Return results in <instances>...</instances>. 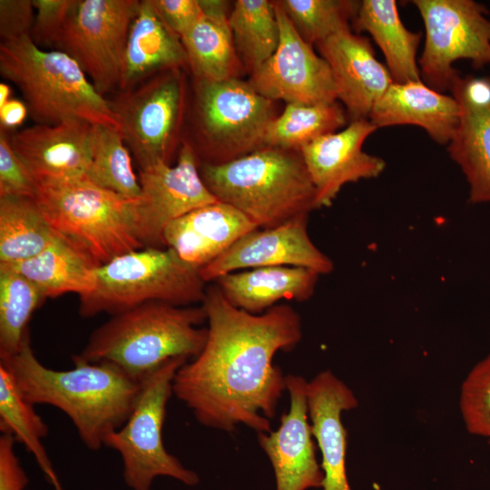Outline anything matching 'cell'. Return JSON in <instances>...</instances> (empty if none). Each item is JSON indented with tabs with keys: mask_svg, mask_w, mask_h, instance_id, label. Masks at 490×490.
Returning a JSON list of instances; mask_svg holds the SVG:
<instances>
[{
	"mask_svg": "<svg viewBox=\"0 0 490 490\" xmlns=\"http://www.w3.org/2000/svg\"><path fill=\"white\" fill-rule=\"evenodd\" d=\"M37 182L13 150L9 136L0 129V197L34 199Z\"/></svg>",
	"mask_w": 490,
	"mask_h": 490,
	"instance_id": "37",
	"label": "cell"
},
{
	"mask_svg": "<svg viewBox=\"0 0 490 490\" xmlns=\"http://www.w3.org/2000/svg\"><path fill=\"white\" fill-rule=\"evenodd\" d=\"M29 114L25 103L12 98L0 107V129L6 131L19 127Z\"/></svg>",
	"mask_w": 490,
	"mask_h": 490,
	"instance_id": "43",
	"label": "cell"
},
{
	"mask_svg": "<svg viewBox=\"0 0 490 490\" xmlns=\"http://www.w3.org/2000/svg\"><path fill=\"white\" fill-rule=\"evenodd\" d=\"M139 5L138 0H75L53 46L72 57L103 96L120 90Z\"/></svg>",
	"mask_w": 490,
	"mask_h": 490,
	"instance_id": "9",
	"label": "cell"
},
{
	"mask_svg": "<svg viewBox=\"0 0 490 490\" xmlns=\"http://www.w3.org/2000/svg\"><path fill=\"white\" fill-rule=\"evenodd\" d=\"M34 199L0 197V263L36 256L56 238Z\"/></svg>",
	"mask_w": 490,
	"mask_h": 490,
	"instance_id": "28",
	"label": "cell"
},
{
	"mask_svg": "<svg viewBox=\"0 0 490 490\" xmlns=\"http://www.w3.org/2000/svg\"><path fill=\"white\" fill-rule=\"evenodd\" d=\"M333 76L337 99L350 122L368 119L377 101L393 83L388 69L375 56L368 38L350 29L317 44Z\"/></svg>",
	"mask_w": 490,
	"mask_h": 490,
	"instance_id": "18",
	"label": "cell"
},
{
	"mask_svg": "<svg viewBox=\"0 0 490 490\" xmlns=\"http://www.w3.org/2000/svg\"><path fill=\"white\" fill-rule=\"evenodd\" d=\"M130 152L118 129L93 124L86 178L127 199L137 200L141 186Z\"/></svg>",
	"mask_w": 490,
	"mask_h": 490,
	"instance_id": "32",
	"label": "cell"
},
{
	"mask_svg": "<svg viewBox=\"0 0 490 490\" xmlns=\"http://www.w3.org/2000/svg\"><path fill=\"white\" fill-rule=\"evenodd\" d=\"M203 306L151 301L111 316L74 355L87 362H110L142 383L166 361L195 358L203 348L207 328Z\"/></svg>",
	"mask_w": 490,
	"mask_h": 490,
	"instance_id": "3",
	"label": "cell"
},
{
	"mask_svg": "<svg viewBox=\"0 0 490 490\" xmlns=\"http://www.w3.org/2000/svg\"><path fill=\"white\" fill-rule=\"evenodd\" d=\"M352 24L358 33L371 34L385 56L393 83L422 81L416 62L421 34L404 25L395 0H363Z\"/></svg>",
	"mask_w": 490,
	"mask_h": 490,
	"instance_id": "25",
	"label": "cell"
},
{
	"mask_svg": "<svg viewBox=\"0 0 490 490\" xmlns=\"http://www.w3.org/2000/svg\"><path fill=\"white\" fill-rule=\"evenodd\" d=\"M44 299L30 279L0 263V358L21 348L30 336L29 321Z\"/></svg>",
	"mask_w": 490,
	"mask_h": 490,
	"instance_id": "34",
	"label": "cell"
},
{
	"mask_svg": "<svg viewBox=\"0 0 490 490\" xmlns=\"http://www.w3.org/2000/svg\"><path fill=\"white\" fill-rule=\"evenodd\" d=\"M447 145L467 181L469 201L490 205V109L461 111L459 126Z\"/></svg>",
	"mask_w": 490,
	"mask_h": 490,
	"instance_id": "29",
	"label": "cell"
},
{
	"mask_svg": "<svg viewBox=\"0 0 490 490\" xmlns=\"http://www.w3.org/2000/svg\"><path fill=\"white\" fill-rule=\"evenodd\" d=\"M319 274L310 269L272 266L230 272L214 282L234 307L261 314L281 300L309 299Z\"/></svg>",
	"mask_w": 490,
	"mask_h": 490,
	"instance_id": "23",
	"label": "cell"
},
{
	"mask_svg": "<svg viewBox=\"0 0 490 490\" xmlns=\"http://www.w3.org/2000/svg\"><path fill=\"white\" fill-rule=\"evenodd\" d=\"M205 284L200 270L172 249H138L96 268L93 289L80 298L79 314L83 318L102 313L113 316L151 301L201 304Z\"/></svg>",
	"mask_w": 490,
	"mask_h": 490,
	"instance_id": "7",
	"label": "cell"
},
{
	"mask_svg": "<svg viewBox=\"0 0 490 490\" xmlns=\"http://www.w3.org/2000/svg\"><path fill=\"white\" fill-rule=\"evenodd\" d=\"M309 418L321 454L323 490H352L346 456L348 433L342 413L358 407L354 392L330 370H323L307 386Z\"/></svg>",
	"mask_w": 490,
	"mask_h": 490,
	"instance_id": "20",
	"label": "cell"
},
{
	"mask_svg": "<svg viewBox=\"0 0 490 490\" xmlns=\"http://www.w3.org/2000/svg\"><path fill=\"white\" fill-rule=\"evenodd\" d=\"M11 94V88L5 83H0V107L5 104L9 100Z\"/></svg>",
	"mask_w": 490,
	"mask_h": 490,
	"instance_id": "44",
	"label": "cell"
},
{
	"mask_svg": "<svg viewBox=\"0 0 490 490\" xmlns=\"http://www.w3.org/2000/svg\"><path fill=\"white\" fill-rule=\"evenodd\" d=\"M278 4L301 38L317 44L326 38L349 30L360 2L347 0H283Z\"/></svg>",
	"mask_w": 490,
	"mask_h": 490,
	"instance_id": "35",
	"label": "cell"
},
{
	"mask_svg": "<svg viewBox=\"0 0 490 490\" xmlns=\"http://www.w3.org/2000/svg\"><path fill=\"white\" fill-rule=\"evenodd\" d=\"M258 227L236 208L217 201L171 222L163 232L166 248L201 270Z\"/></svg>",
	"mask_w": 490,
	"mask_h": 490,
	"instance_id": "21",
	"label": "cell"
},
{
	"mask_svg": "<svg viewBox=\"0 0 490 490\" xmlns=\"http://www.w3.org/2000/svg\"><path fill=\"white\" fill-rule=\"evenodd\" d=\"M462 112L477 113L490 109V77L458 75L450 88Z\"/></svg>",
	"mask_w": 490,
	"mask_h": 490,
	"instance_id": "41",
	"label": "cell"
},
{
	"mask_svg": "<svg viewBox=\"0 0 490 490\" xmlns=\"http://www.w3.org/2000/svg\"><path fill=\"white\" fill-rule=\"evenodd\" d=\"M201 305L206 342L176 372L173 395L205 426L231 432L245 425L257 434L270 432L286 390V376L273 358L301 340L299 313L288 304L249 313L231 305L216 284L206 289Z\"/></svg>",
	"mask_w": 490,
	"mask_h": 490,
	"instance_id": "1",
	"label": "cell"
},
{
	"mask_svg": "<svg viewBox=\"0 0 490 490\" xmlns=\"http://www.w3.org/2000/svg\"><path fill=\"white\" fill-rule=\"evenodd\" d=\"M188 64L181 38L164 23L151 0L140 1L131 24L119 91L130 89L160 70Z\"/></svg>",
	"mask_w": 490,
	"mask_h": 490,
	"instance_id": "24",
	"label": "cell"
},
{
	"mask_svg": "<svg viewBox=\"0 0 490 490\" xmlns=\"http://www.w3.org/2000/svg\"><path fill=\"white\" fill-rule=\"evenodd\" d=\"M166 25L180 38L204 15L200 0H151Z\"/></svg>",
	"mask_w": 490,
	"mask_h": 490,
	"instance_id": "39",
	"label": "cell"
},
{
	"mask_svg": "<svg viewBox=\"0 0 490 490\" xmlns=\"http://www.w3.org/2000/svg\"><path fill=\"white\" fill-rule=\"evenodd\" d=\"M425 26V44L418 62L423 83L444 93L460 74L459 59L475 68L490 64V19L486 8L473 0H414Z\"/></svg>",
	"mask_w": 490,
	"mask_h": 490,
	"instance_id": "10",
	"label": "cell"
},
{
	"mask_svg": "<svg viewBox=\"0 0 490 490\" xmlns=\"http://www.w3.org/2000/svg\"><path fill=\"white\" fill-rule=\"evenodd\" d=\"M229 24L235 47L251 72L275 53L280 33L274 3L238 0Z\"/></svg>",
	"mask_w": 490,
	"mask_h": 490,
	"instance_id": "33",
	"label": "cell"
},
{
	"mask_svg": "<svg viewBox=\"0 0 490 490\" xmlns=\"http://www.w3.org/2000/svg\"><path fill=\"white\" fill-rule=\"evenodd\" d=\"M72 359L71 369L45 367L36 358L29 336L15 354L1 358L0 364L11 373L26 401L63 411L86 447L96 451L109 433L127 421L142 383L113 363L87 362L74 355Z\"/></svg>",
	"mask_w": 490,
	"mask_h": 490,
	"instance_id": "2",
	"label": "cell"
},
{
	"mask_svg": "<svg viewBox=\"0 0 490 490\" xmlns=\"http://www.w3.org/2000/svg\"><path fill=\"white\" fill-rule=\"evenodd\" d=\"M459 408L470 434L490 437V353L477 362L464 379Z\"/></svg>",
	"mask_w": 490,
	"mask_h": 490,
	"instance_id": "36",
	"label": "cell"
},
{
	"mask_svg": "<svg viewBox=\"0 0 490 490\" xmlns=\"http://www.w3.org/2000/svg\"><path fill=\"white\" fill-rule=\"evenodd\" d=\"M0 74L21 92L38 124L76 118L119 130L111 103L67 54L38 46L30 34L0 44Z\"/></svg>",
	"mask_w": 490,
	"mask_h": 490,
	"instance_id": "5",
	"label": "cell"
},
{
	"mask_svg": "<svg viewBox=\"0 0 490 490\" xmlns=\"http://www.w3.org/2000/svg\"><path fill=\"white\" fill-rule=\"evenodd\" d=\"M197 103L202 131L212 142L220 163L263 147V137L272 114V101L249 83L234 78L198 80Z\"/></svg>",
	"mask_w": 490,
	"mask_h": 490,
	"instance_id": "12",
	"label": "cell"
},
{
	"mask_svg": "<svg viewBox=\"0 0 490 490\" xmlns=\"http://www.w3.org/2000/svg\"><path fill=\"white\" fill-rule=\"evenodd\" d=\"M188 360L184 357L172 358L147 377L142 382L141 394L127 421L103 439L104 446L120 455L123 480L131 490H152L158 476L172 477L188 486H194L200 481L196 472L185 467L167 451L162 439L174 376Z\"/></svg>",
	"mask_w": 490,
	"mask_h": 490,
	"instance_id": "8",
	"label": "cell"
},
{
	"mask_svg": "<svg viewBox=\"0 0 490 490\" xmlns=\"http://www.w3.org/2000/svg\"><path fill=\"white\" fill-rule=\"evenodd\" d=\"M200 173L218 201L239 210L259 229L317 209L316 190L298 151L262 147L228 162H203Z\"/></svg>",
	"mask_w": 490,
	"mask_h": 490,
	"instance_id": "4",
	"label": "cell"
},
{
	"mask_svg": "<svg viewBox=\"0 0 490 490\" xmlns=\"http://www.w3.org/2000/svg\"><path fill=\"white\" fill-rule=\"evenodd\" d=\"M141 194L136 200L138 234L144 248H166V227L186 213L218 200L200 173L197 156L183 142L175 165L159 162L139 170Z\"/></svg>",
	"mask_w": 490,
	"mask_h": 490,
	"instance_id": "13",
	"label": "cell"
},
{
	"mask_svg": "<svg viewBox=\"0 0 490 490\" xmlns=\"http://www.w3.org/2000/svg\"><path fill=\"white\" fill-rule=\"evenodd\" d=\"M203 17L181 37L188 64L198 80L234 78L237 54L227 14V2L200 0Z\"/></svg>",
	"mask_w": 490,
	"mask_h": 490,
	"instance_id": "26",
	"label": "cell"
},
{
	"mask_svg": "<svg viewBox=\"0 0 490 490\" xmlns=\"http://www.w3.org/2000/svg\"><path fill=\"white\" fill-rule=\"evenodd\" d=\"M488 441H489V445H490V437L488 438Z\"/></svg>",
	"mask_w": 490,
	"mask_h": 490,
	"instance_id": "45",
	"label": "cell"
},
{
	"mask_svg": "<svg viewBox=\"0 0 490 490\" xmlns=\"http://www.w3.org/2000/svg\"><path fill=\"white\" fill-rule=\"evenodd\" d=\"M92 127L76 118L36 123L15 132L9 141L37 183L86 177Z\"/></svg>",
	"mask_w": 490,
	"mask_h": 490,
	"instance_id": "19",
	"label": "cell"
},
{
	"mask_svg": "<svg viewBox=\"0 0 490 490\" xmlns=\"http://www.w3.org/2000/svg\"><path fill=\"white\" fill-rule=\"evenodd\" d=\"M12 435L0 436V490H27L28 477L15 451Z\"/></svg>",
	"mask_w": 490,
	"mask_h": 490,
	"instance_id": "42",
	"label": "cell"
},
{
	"mask_svg": "<svg viewBox=\"0 0 490 490\" xmlns=\"http://www.w3.org/2000/svg\"><path fill=\"white\" fill-rule=\"evenodd\" d=\"M34 14L33 0H1V42L31 34Z\"/></svg>",
	"mask_w": 490,
	"mask_h": 490,
	"instance_id": "40",
	"label": "cell"
},
{
	"mask_svg": "<svg viewBox=\"0 0 490 490\" xmlns=\"http://www.w3.org/2000/svg\"><path fill=\"white\" fill-rule=\"evenodd\" d=\"M460 119L461 109L455 98L422 81L392 83L368 117L377 129L401 124L419 126L439 144L451 142Z\"/></svg>",
	"mask_w": 490,
	"mask_h": 490,
	"instance_id": "22",
	"label": "cell"
},
{
	"mask_svg": "<svg viewBox=\"0 0 490 490\" xmlns=\"http://www.w3.org/2000/svg\"><path fill=\"white\" fill-rule=\"evenodd\" d=\"M74 3L75 0H33L35 14L30 35L38 46H54Z\"/></svg>",
	"mask_w": 490,
	"mask_h": 490,
	"instance_id": "38",
	"label": "cell"
},
{
	"mask_svg": "<svg viewBox=\"0 0 490 490\" xmlns=\"http://www.w3.org/2000/svg\"><path fill=\"white\" fill-rule=\"evenodd\" d=\"M274 6L279 25V43L275 53L251 72L249 83L271 101L300 104L336 102L329 65L301 38L278 2H274Z\"/></svg>",
	"mask_w": 490,
	"mask_h": 490,
	"instance_id": "14",
	"label": "cell"
},
{
	"mask_svg": "<svg viewBox=\"0 0 490 490\" xmlns=\"http://www.w3.org/2000/svg\"><path fill=\"white\" fill-rule=\"evenodd\" d=\"M0 430L12 435L31 453L48 483L54 490H64L42 443L48 426L34 405L20 393L8 369L0 364Z\"/></svg>",
	"mask_w": 490,
	"mask_h": 490,
	"instance_id": "30",
	"label": "cell"
},
{
	"mask_svg": "<svg viewBox=\"0 0 490 490\" xmlns=\"http://www.w3.org/2000/svg\"><path fill=\"white\" fill-rule=\"evenodd\" d=\"M376 130L368 119L352 121L340 132L322 135L300 150L316 190L317 209L329 206L345 184L377 178L384 172L385 161L362 149Z\"/></svg>",
	"mask_w": 490,
	"mask_h": 490,
	"instance_id": "17",
	"label": "cell"
},
{
	"mask_svg": "<svg viewBox=\"0 0 490 490\" xmlns=\"http://www.w3.org/2000/svg\"><path fill=\"white\" fill-rule=\"evenodd\" d=\"M109 101L139 170L169 163L183 113L180 71L166 70L145 83L120 91Z\"/></svg>",
	"mask_w": 490,
	"mask_h": 490,
	"instance_id": "11",
	"label": "cell"
},
{
	"mask_svg": "<svg viewBox=\"0 0 490 490\" xmlns=\"http://www.w3.org/2000/svg\"><path fill=\"white\" fill-rule=\"evenodd\" d=\"M34 201L54 233L99 267L144 248L136 200L79 177L37 183Z\"/></svg>",
	"mask_w": 490,
	"mask_h": 490,
	"instance_id": "6",
	"label": "cell"
},
{
	"mask_svg": "<svg viewBox=\"0 0 490 490\" xmlns=\"http://www.w3.org/2000/svg\"><path fill=\"white\" fill-rule=\"evenodd\" d=\"M348 115L337 102L330 103H287L282 113L268 124L263 147L300 152L315 139L335 132L347 122Z\"/></svg>",
	"mask_w": 490,
	"mask_h": 490,
	"instance_id": "31",
	"label": "cell"
},
{
	"mask_svg": "<svg viewBox=\"0 0 490 490\" xmlns=\"http://www.w3.org/2000/svg\"><path fill=\"white\" fill-rule=\"evenodd\" d=\"M307 386L301 376H286L289 410L281 416L276 430L257 434L259 445L273 468L276 490L322 487L323 472L317 460L309 418Z\"/></svg>",
	"mask_w": 490,
	"mask_h": 490,
	"instance_id": "16",
	"label": "cell"
},
{
	"mask_svg": "<svg viewBox=\"0 0 490 490\" xmlns=\"http://www.w3.org/2000/svg\"><path fill=\"white\" fill-rule=\"evenodd\" d=\"M7 265L30 279L44 299L67 293L78 294L80 298L89 294L94 287L97 268L58 236L36 256Z\"/></svg>",
	"mask_w": 490,
	"mask_h": 490,
	"instance_id": "27",
	"label": "cell"
},
{
	"mask_svg": "<svg viewBox=\"0 0 490 490\" xmlns=\"http://www.w3.org/2000/svg\"><path fill=\"white\" fill-rule=\"evenodd\" d=\"M308 214L271 228L256 229L239 239L223 254L200 270L205 283L234 271L272 266L310 269L319 275L333 270L332 260L311 240Z\"/></svg>",
	"mask_w": 490,
	"mask_h": 490,
	"instance_id": "15",
	"label": "cell"
}]
</instances>
